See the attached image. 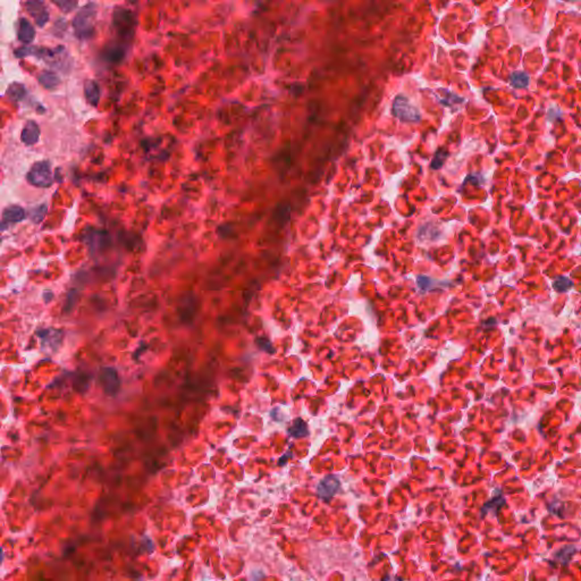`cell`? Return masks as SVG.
<instances>
[{
    "instance_id": "18",
    "label": "cell",
    "mask_w": 581,
    "mask_h": 581,
    "mask_svg": "<svg viewBox=\"0 0 581 581\" xmlns=\"http://www.w3.org/2000/svg\"><path fill=\"white\" fill-rule=\"evenodd\" d=\"M572 286H573V283L571 282L569 278L562 277V276L557 277L555 279V282H553V287H554V289L557 290V292H560V293L568 292V290Z\"/></svg>"
},
{
    "instance_id": "19",
    "label": "cell",
    "mask_w": 581,
    "mask_h": 581,
    "mask_svg": "<svg viewBox=\"0 0 581 581\" xmlns=\"http://www.w3.org/2000/svg\"><path fill=\"white\" fill-rule=\"evenodd\" d=\"M45 214H47V205H40L30 211V219L33 223L39 224L40 221H42Z\"/></svg>"
},
{
    "instance_id": "15",
    "label": "cell",
    "mask_w": 581,
    "mask_h": 581,
    "mask_svg": "<svg viewBox=\"0 0 581 581\" xmlns=\"http://www.w3.org/2000/svg\"><path fill=\"white\" fill-rule=\"evenodd\" d=\"M288 432H289V435L294 438L307 437L309 435V429H308L307 422L302 420L301 418L295 419L292 423V426L288 428Z\"/></svg>"
},
{
    "instance_id": "7",
    "label": "cell",
    "mask_w": 581,
    "mask_h": 581,
    "mask_svg": "<svg viewBox=\"0 0 581 581\" xmlns=\"http://www.w3.org/2000/svg\"><path fill=\"white\" fill-rule=\"evenodd\" d=\"M340 486V480L335 476H326L318 483L317 493L320 499L328 501L338 492Z\"/></svg>"
},
{
    "instance_id": "8",
    "label": "cell",
    "mask_w": 581,
    "mask_h": 581,
    "mask_svg": "<svg viewBox=\"0 0 581 581\" xmlns=\"http://www.w3.org/2000/svg\"><path fill=\"white\" fill-rule=\"evenodd\" d=\"M25 210L21 206H9L3 211V223L2 229L5 230L7 226L12 224L20 223L25 219Z\"/></svg>"
},
{
    "instance_id": "4",
    "label": "cell",
    "mask_w": 581,
    "mask_h": 581,
    "mask_svg": "<svg viewBox=\"0 0 581 581\" xmlns=\"http://www.w3.org/2000/svg\"><path fill=\"white\" fill-rule=\"evenodd\" d=\"M26 179L31 185L36 187L44 188L52 186L54 183L52 165L47 160L38 161L29 170V173L26 175Z\"/></svg>"
},
{
    "instance_id": "17",
    "label": "cell",
    "mask_w": 581,
    "mask_h": 581,
    "mask_svg": "<svg viewBox=\"0 0 581 581\" xmlns=\"http://www.w3.org/2000/svg\"><path fill=\"white\" fill-rule=\"evenodd\" d=\"M447 157H449V154H447L444 149H438L436 151L434 158H432V160H431L430 168L435 169V170L441 169L443 167V164L445 163Z\"/></svg>"
},
{
    "instance_id": "3",
    "label": "cell",
    "mask_w": 581,
    "mask_h": 581,
    "mask_svg": "<svg viewBox=\"0 0 581 581\" xmlns=\"http://www.w3.org/2000/svg\"><path fill=\"white\" fill-rule=\"evenodd\" d=\"M392 114L395 118L403 123H418L420 122L421 115L419 113L417 107L410 103L408 96L403 94H400L395 98L393 101V106H392Z\"/></svg>"
},
{
    "instance_id": "5",
    "label": "cell",
    "mask_w": 581,
    "mask_h": 581,
    "mask_svg": "<svg viewBox=\"0 0 581 581\" xmlns=\"http://www.w3.org/2000/svg\"><path fill=\"white\" fill-rule=\"evenodd\" d=\"M100 382L106 393L112 396L117 393L121 385L117 371L109 367H106L100 371Z\"/></svg>"
},
{
    "instance_id": "21",
    "label": "cell",
    "mask_w": 581,
    "mask_h": 581,
    "mask_svg": "<svg viewBox=\"0 0 581 581\" xmlns=\"http://www.w3.org/2000/svg\"><path fill=\"white\" fill-rule=\"evenodd\" d=\"M384 581H401V580L396 577H391V575H387Z\"/></svg>"
},
{
    "instance_id": "11",
    "label": "cell",
    "mask_w": 581,
    "mask_h": 581,
    "mask_svg": "<svg viewBox=\"0 0 581 581\" xmlns=\"http://www.w3.org/2000/svg\"><path fill=\"white\" fill-rule=\"evenodd\" d=\"M40 127L34 121H27L21 133V140L26 146H33L39 141Z\"/></svg>"
},
{
    "instance_id": "12",
    "label": "cell",
    "mask_w": 581,
    "mask_h": 581,
    "mask_svg": "<svg viewBox=\"0 0 581 581\" xmlns=\"http://www.w3.org/2000/svg\"><path fill=\"white\" fill-rule=\"evenodd\" d=\"M85 98L91 106L96 107L100 100V87L93 80H86L84 83Z\"/></svg>"
},
{
    "instance_id": "9",
    "label": "cell",
    "mask_w": 581,
    "mask_h": 581,
    "mask_svg": "<svg viewBox=\"0 0 581 581\" xmlns=\"http://www.w3.org/2000/svg\"><path fill=\"white\" fill-rule=\"evenodd\" d=\"M125 55H126L125 45H123L121 43H115L107 45V47L104 49L101 57H103L105 62L110 64H117L121 63L123 59L125 58Z\"/></svg>"
},
{
    "instance_id": "2",
    "label": "cell",
    "mask_w": 581,
    "mask_h": 581,
    "mask_svg": "<svg viewBox=\"0 0 581 581\" xmlns=\"http://www.w3.org/2000/svg\"><path fill=\"white\" fill-rule=\"evenodd\" d=\"M113 24L118 36L123 40H130L135 33L136 18L131 9L116 7L113 14Z\"/></svg>"
},
{
    "instance_id": "13",
    "label": "cell",
    "mask_w": 581,
    "mask_h": 581,
    "mask_svg": "<svg viewBox=\"0 0 581 581\" xmlns=\"http://www.w3.org/2000/svg\"><path fill=\"white\" fill-rule=\"evenodd\" d=\"M39 83L48 90H54L61 84V78L55 72L43 71L38 75Z\"/></svg>"
},
{
    "instance_id": "6",
    "label": "cell",
    "mask_w": 581,
    "mask_h": 581,
    "mask_svg": "<svg viewBox=\"0 0 581 581\" xmlns=\"http://www.w3.org/2000/svg\"><path fill=\"white\" fill-rule=\"evenodd\" d=\"M26 12L34 18L36 25L43 27L49 22V11L43 2H26Z\"/></svg>"
},
{
    "instance_id": "1",
    "label": "cell",
    "mask_w": 581,
    "mask_h": 581,
    "mask_svg": "<svg viewBox=\"0 0 581 581\" xmlns=\"http://www.w3.org/2000/svg\"><path fill=\"white\" fill-rule=\"evenodd\" d=\"M96 5L89 3L83 6L74 16L72 25L75 36L80 40L91 39L95 32Z\"/></svg>"
},
{
    "instance_id": "10",
    "label": "cell",
    "mask_w": 581,
    "mask_h": 581,
    "mask_svg": "<svg viewBox=\"0 0 581 581\" xmlns=\"http://www.w3.org/2000/svg\"><path fill=\"white\" fill-rule=\"evenodd\" d=\"M35 36V30L33 25L31 24L29 20L24 17H21L18 21V31H17V39L23 44H30L33 42Z\"/></svg>"
},
{
    "instance_id": "14",
    "label": "cell",
    "mask_w": 581,
    "mask_h": 581,
    "mask_svg": "<svg viewBox=\"0 0 581 581\" xmlns=\"http://www.w3.org/2000/svg\"><path fill=\"white\" fill-rule=\"evenodd\" d=\"M26 87L20 82H13L7 87L6 94L13 101H22L26 96Z\"/></svg>"
},
{
    "instance_id": "20",
    "label": "cell",
    "mask_w": 581,
    "mask_h": 581,
    "mask_svg": "<svg viewBox=\"0 0 581 581\" xmlns=\"http://www.w3.org/2000/svg\"><path fill=\"white\" fill-rule=\"evenodd\" d=\"M54 4L56 5V6H58L62 12L66 13V14L71 13L73 9L78 5L77 2H71V0H62V2H58V0H56V2H54Z\"/></svg>"
},
{
    "instance_id": "16",
    "label": "cell",
    "mask_w": 581,
    "mask_h": 581,
    "mask_svg": "<svg viewBox=\"0 0 581 581\" xmlns=\"http://www.w3.org/2000/svg\"><path fill=\"white\" fill-rule=\"evenodd\" d=\"M510 84L516 89L527 87L529 84V75L524 72H514L510 77Z\"/></svg>"
}]
</instances>
